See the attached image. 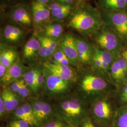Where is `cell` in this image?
Instances as JSON below:
<instances>
[{
    "label": "cell",
    "instance_id": "1",
    "mask_svg": "<svg viewBox=\"0 0 127 127\" xmlns=\"http://www.w3.org/2000/svg\"><path fill=\"white\" fill-rule=\"evenodd\" d=\"M66 26L81 36L91 38L104 26V22L100 9L79 1L69 17Z\"/></svg>",
    "mask_w": 127,
    "mask_h": 127
},
{
    "label": "cell",
    "instance_id": "2",
    "mask_svg": "<svg viewBox=\"0 0 127 127\" xmlns=\"http://www.w3.org/2000/svg\"><path fill=\"white\" fill-rule=\"evenodd\" d=\"M111 83L105 74L97 69L96 71L80 69L75 83V92L90 105L95 100L106 95Z\"/></svg>",
    "mask_w": 127,
    "mask_h": 127
},
{
    "label": "cell",
    "instance_id": "3",
    "mask_svg": "<svg viewBox=\"0 0 127 127\" xmlns=\"http://www.w3.org/2000/svg\"><path fill=\"white\" fill-rule=\"evenodd\" d=\"M56 116L72 127H79L89 117L90 106L75 92L55 100Z\"/></svg>",
    "mask_w": 127,
    "mask_h": 127
},
{
    "label": "cell",
    "instance_id": "4",
    "mask_svg": "<svg viewBox=\"0 0 127 127\" xmlns=\"http://www.w3.org/2000/svg\"><path fill=\"white\" fill-rule=\"evenodd\" d=\"M117 109L105 95L91 104L89 117L97 127H112Z\"/></svg>",
    "mask_w": 127,
    "mask_h": 127
},
{
    "label": "cell",
    "instance_id": "5",
    "mask_svg": "<svg viewBox=\"0 0 127 127\" xmlns=\"http://www.w3.org/2000/svg\"><path fill=\"white\" fill-rule=\"evenodd\" d=\"M94 45L111 53L115 59L121 56L123 41L113 30L103 26L92 37Z\"/></svg>",
    "mask_w": 127,
    "mask_h": 127
},
{
    "label": "cell",
    "instance_id": "6",
    "mask_svg": "<svg viewBox=\"0 0 127 127\" xmlns=\"http://www.w3.org/2000/svg\"><path fill=\"white\" fill-rule=\"evenodd\" d=\"M42 67L45 80L43 94L46 97L56 100L71 93L74 82L63 80L43 65Z\"/></svg>",
    "mask_w": 127,
    "mask_h": 127
},
{
    "label": "cell",
    "instance_id": "7",
    "mask_svg": "<svg viewBox=\"0 0 127 127\" xmlns=\"http://www.w3.org/2000/svg\"><path fill=\"white\" fill-rule=\"evenodd\" d=\"M26 101L30 104L40 127L56 116L51 99L39 95L32 96Z\"/></svg>",
    "mask_w": 127,
    "mask_h": 127
},
{
    "label": "cell",
    "instance_id": "8",
    "mask_svg": "<svg viewBox=\"0 0 127 127\" xmlns=\"http://www.w3.org/2000/svg\"><path fill=\"white\" fill-rule=\"evenodd\" d=\"M104 26L113 30L121 40L127 41V13L124 11H107L100 9Z\"/></svg>",
    "mask_w": 127,
    "mask_h": 127
},
{
    "label": "cell",
    "instance_id": "9",
    "mask_svg": "<svg viewBox=\"0 0 127 127\" xmlns=\"http://www.w3.org/2000/svg\"><path fill=\"white\" fill-rule=\"evenodd\" d=\"M27 31L18 24L9 21L0 28V43L17 48L23 44Z\"/></svg>",
    "mask_w": 127,
    "mask_h": 127
},
{
    "label": "cell",
    "instance_id": "10",
    "mask_svg": "<svg viewBox=\"0 0 127 127\" xmlns=\"http://www.w3.org/2000/svg\"><path fill=\"white\" fill-rule=\"evenodd\" d=\"M6 16L10 22L16 23L27 31L34 29L31 7L20 4L8 8Z\"/></svg>",
    "mask_w": 127,
    "mask_h": 127
},
{
    "label": "cell",
    "instance_id": "11",
    "mask_svg": "<svg viewBox=\"0 0 127 127\" xmlns=\"http://www.w3.org/2000/svg\"><path fill=\"white\" fill-rule=\"evenodd\" d=\"M40 47V41L36 34L34 33L23 45L20 54L21 61L29 66L37 64Z\"/></svg>",
    "mask_w": 127,
    "mask_h": 127
},
{
    "label": "cell",
    "instance_id": "12",
    "mask_svg": "<svg viewBox=\"0 0 127 127\" xmlns=\"http://www.w3.org/2000/svg\"><path fill=\"white\" fill-rule=\"evenodd\" d=\"M33 28L35 32H40L44 26L51 21L50 10L48 6L36 1H33L31 5Z\"/></svg>",
    "mask_w": 127,
    "mask_h": 127
},
{
    "label": "cell",
    "instance_id": "13",
    "mask_svg": "<svg viewBox=\"0 0 127 127\" xmlns=\"http://www.w3.org/2000/svg\"><path fill=\"white\" fill-rule=\"evenodd\" d=\"M59 48L66 56L73 66L80 68L76 43L73 34L70 32L64 34L59 41Z\"/></svg>",
    "mask_w": 127,
    "mask_h": 127
},
{
    "label": "cell",
    "instance_id": "14",
    "mask_svg": "<svg viewBox=\"0 0 127 127\" xmlns=\"http://www.w3.org/2000/svg\"><path fill=\"white\" fill-rule=\"evenodd\" d=\"M74 36L80 66L81 65H92L95 53L94 45L84 37L81 35Z\"/></svg>",
    "mask_w": 127,
    "mask_h": 127
},
{
    "label": "cell",
    "instance_id": "15",
    "mask_svg": "<svg viewBox=\"0 0 127 127\" xmlns=\"http://www.w3.org/2000/svg\"><path fill=\"white\" fill-rule=\"evenodd\" d=\"M42 64L50 72L63 80L73 82L74 83L77 81L78 71L72 66L59 64L49 61L44 62Z\"/></svg>",
    "mask_w": 127,
    "mask_h": 127
},
{
    "label": "cell",
    "instance_id": "16",
    "mask_svg": "<svg viewBox=\"0 0 127 127\" xmlns=\"http://www.w3.org/2000/svg\"><path fill=\"white\" fill-rule=\"evenodd\" d=\"M35 33L41 43L39 61L42 64L50 61L59 48V41L45 36L39 33Z\"/></svg>",
    "mask_w": 127,
    "mask_h": 127
},
{
    "label": "cell",
    "instance_id": "17",
    "mask_svg": "<svg viewBox=\"0 0 127 127\" xmlns=\"http://www.w3.org/2000/svg\"><path fill=\"white\" fill-rule=\"evenodd\" d=\"M28 68L29 66H27L21 59H18L8 68L4 76L0 79L1 87L8 86L13 82L22 78Z\"/></svg>",
    "mask_w": 127,
    "mask_h": 127
},
{
    "label": "cell",
    "instance_id": "18",
    "mask_svg": "<svg viewBox=\"0 0 127 127\" xmlns=\"http://www.w3.org/2000/svg\"><path fill=\"white\" fill-rule=\"evenodd\" d=\"M0 96L2 98L8 115L11 114L25 101L7 87H1Z\"/></svg>",
    "mask_w": 127,
    "mask_h": 127
},
{
    "label": "cell",
    "instance_id": "19",
    "mask_svg": "<svg viewBox=\"0 0 127 127\" xmlns=\"http://www.w3.org/2000/svg\"><path fill=\"white\" fill-rule=\"evenodd\" d=\"M64 25L62 21L52 20L44 26L41 31L38 33L48 38L59 41L64 35Z\"/></svg>",
    "mask_w": 127,
    "mask_h": 127
},
{
    "label": "cell",
    "instance_id": "20",
    "mask_svg": "<svg viewBox=\"0 0 127 127\" xmlns=\"http://www.w3.org/2000/svg\"><path fill=\"white\" fill-rule=\"evenodd\" d=\"M48 7L50 10L51 21H62L69 18L73 9L71 4H63L57 1L50 3Z\"/></svg>",
    "mask_w": 127,
    "mask_h": 127
},
{
    "label": "cell",
    "instance_id": "21",
    "mask_svg": "<svg viewBox=\"0 0 127 127\" xmlns=\"http://www.w3.org/2000/svg\"><path fill=\"white\" fill-rule=\"evenodd\" d=\"M19 59H20V57L16 48L0 43V63L2 64L9 68Z\"/></svg>",
    "mask_w": 127,
    "mask_h": 127
},
{
    "label": "cell",
    "instance_id": "22",
    "mask_svg": "<svg viewBox=\"0 0 127 127\" xmlns=\"http://www.w3.org/2000/svg\"><path fill=\"white\" fill-rule=\"evenodd\" d=\"M98 4L100 9L107 11H127L125 0H98Z\"/></svg>",
    "mask_w": 127,
    "mask_h": 127
},
{
    "label": "cell",
    "instance_id": "23",
    "mask_svg": "<svg viewBox=\"0 0 127 127\" xmlns=\"http://www.w3.org/2000/svg\"><path fill=\"white\" fill-rule=\"evenodd\" d=\"M41 64H36L34 65L29 66L27 72L23 75L24 81L31 91L32 96L34 95L35 91V81Z\"/></svg>",
    "mask_w": 127,
    "mask_h": 127
},
{
    "label": "cell",
    "instance_id": "24",
    "mask_svg": "<svg viewBox=\"0 0 127 127\" xmlns=\"http://www.w3.org/2000/svg\"><path fill=\"white\" fill-rule=\"evenodd\" d=\"M109 78L110 80H111L116 85L121 86L125 82V79L122 75L116 59L114 61L110 66Z\"/></svg>",
    "mask_w": 127,
    "mask_h": 127
},
{
    "label": "cell",
    "instance_id": "25",
    "mask_svg": "<svg viewBox=\"0 0 127 127\" xmlns=\"http://www.w3.org/2000/svg\"><path fill=\"white\" fill-rule=\"evenodd\" d=\"M112 127H127V106L118 108Z\"/></svg>",
    "mask_w": 127,
    "mask_h": 127
},
{
    "label": "cell",
    "instance_id": "26",
    "mask_svg": "<svg viewBox=\"0 0 127 127\" xmlns=\"http://www.w3.org/2000/svg\"><path fill=\"white\" fill-rule=\"evenodd\" d=\"M45 80L43 71L42 64L39 70L35 81V91L33 96H39L43 94L45 88Z\"/></svg>",
    "mask_w": 127,
    "mask_h": 127
},
{
    "label": "cell",
    "instance_id": "27",
    "mask_svg": "<svg viewBox=\"0 0 127 127\" xmlns=\"http://www.w3.org/2000/svg\"><path fill=\"white\" fill-rule=\"evenodd\" d=\"M49 61L54 63L58 64H59L73 66L68 58L59 48L55 52L54 54L52 56L51 59Z\"/></svg>",
    "mask_w": 127,
    "mask_h": 127
},
{
    "label": "cell",
    "instance_id": "28",
    "mask_svg": "<svg viewBox=\"0 0 127 127\" xmlns=\"http://www.w3.org/2000/svg\"><path fill=\"white\" fill-rule=\"evenodd\" d=\"M93 45L94 46L95 53L99 57L100 59L104 62L108 64L109 65L111 66L114 62V61L115 60L113 55L108 51L102 49L94 44Z\"/></svg>",
    "mask_w": 127,
    "mask_h": 127
},
{
    "label": "cell",
    "instance_id": "29",
    "mask_svg": "<svg viewBox=\"0 0 127 127\" xmlns=\"http://www.w3.org/2000/svg\"><path fill=\"white\" fill-rule=\"evenodd\" d=\"M11 119H18L25 121L29 123L31 127H33L30 119L24 111L21 105L14 111L11 114Z\"/></svg>",
    "mask_w": 127,
    "mask_h": 127
},
{
    "label": "cell",
    "instance_id": "30",
    "mask_svg": "<svg viewBox=\"0 0 127 127\" xmlns=\"http://www.w3.org/2000/svg\"><path fill=\"white\" fill-rule=\"evenodd\" d=\"M117 95L119 103L121 106H127V82H125L120 87Z\"/></svg>",
    "mask_w": 127,
    "mask_h": 127
},
{
    "label": "cell",
    "instance_id": "31",
    "mask_svg": "<svg viewBox=\"0 0 127 127\" xmlns=\"http://www.w3.org/2000/svg\"><path fill=\"white\" fill-rule=\"evenodd\" d=\"M40 127H72L57 116L44 123Z\"/></svg>",
    "mask_w": 127,
    "mask_h": 127
},
{
    "label": "cell",
    "instance_id": "32",
    "mask_svg": "<svg viewBox=\"0 0 127 127\" xmlns=\"http://www.w3.org/2000/svg\"><path fill=\"white\" fill-rule=\"evenodd\" d=\"M17 95L24 101L27 100L29 97L32 96L31 91L24 81L19 88Z\"/></svg>",
    "mask_w": 127,
    "mask_h": 127
},
{
    "label": "cell",
    "instance_id": "33",
    "mask_svg": "<svg viewBox=\"0 0 127 127\" xmlns=\"http://www.w3.org/2000/svg\"><path fill=\"white\" fill-rule=\"evenodd\" d=\"M116 60L122 75L125 80V76L127 73V61L121 57V56Z\"/></svg>",
    "mask_w": 127,
    "mask_h": 127
},
{
    "label": "cell",
    "instance_id": "34",
    "mask_svg": "<svg viewBox=\"0 0 127 127\" xmlns=\"http://www.w3.org/2000/svg\"><path fill=\"white\" fill-rule=\"evenodd\" d=\"M23 82H24V80L22 78L15 82H13L12 83L10 84L8 86L6 87H7L12 92L17 94L18 93V91L19 90V88L21 86Z\"/></svg>",
    "mask_w": 127,
    "mask_h": 127
},
{
    "label": "cell",
    "instance_id": "35",
    "mask_svg": "<svg viewBox=\"0 0 127 127\" xmlns=\"http://www.w3.org/2000/svg\"><path fill=\"white\" fill-rule=\"evenodd\" d=\"M28 0H1V3L5 7L9 8L17 5L27 4L26 3Z\"/></svg>",
    "mask_w": 127,
    "mask_h": 127
},
{
    "label": "cell",
    "instance_id": "36",
    "mask_svg": "<svg viewBox=\"0 0 127 127\" xmlns=\"http://www.w3.org/2000/svg\"><path fill=\"white\" fill-rule=\"evenodd\" d=\"M7 125H11L18 127H31L29 123L22 120L11 119L8 122Z\"/></svg>",
    "mask_w": 127,
    "mask_h": 127
},
{
    "label": "cell",
    "instance_id": "37",
    "mask_svg": "<svg viewBox=\"0 0 127 127\" xmlns=\"http://www.w3.org/2000/svg\"><path fill=\"white\" fill-rule=\"evenodd\" d=\"M6 108L2 98L0 96V119L1 121L5 120L8 116Z\"/></svg>",
    "mask_w": 127,
    "mask_h": 127
},
{
    "label": "cell",
    "instance_id": "38",
    "mask_svg": "<svg viewBox=\"0 0 127 127\" xmlns=\"http://www.w3.org/2000/svg\"><path fill=\"white\" fill-rule=\"evenodd\" d=\"M79 127H99L95 125L89 117L85 119Z\"/></svg>",
    "mask_w": 127,
    "mask_h": 127
},
{
    "label": "cell",
    "instance_id": "39",
    "mask_svg": "<svg viewBox=\"0 0 127 127\" xmlns=\"http://www.w3.org/2000/svg\"><path fill=\"white\" fill-rule=\"evenodd\" d=\"M8 68L2 64L0 63V79L4 76Z\"/></svg>",
    "mask_w": 127,
    "mask_h": 127
},
{
    "label": "cell",
    "instance_id": "40",
    "mask_svg": "<svg viewBox=\"0 0 127 127\" xmlns=\"http://www.w3.org/2000/svg\"><path fill=\"white\" fill-rule=\"evenodd\" d=\"M57 2L63 4H72V3L73 2L74 0H56Z\"/></svg>",
    "mask_w": 127,
    "mask_h": 127
},
{
    "label": "cell",
    "instance_id": "41",
    "mask_svg": "<svg viewBox=\"0 0 127 127\" xmlns=\"http://www.w3.org/2000/svg\"><path fill=\"white\" fill-rule=\"evenodd\" d=\"M121 57L127 61V48L125 50H123L121 54Z\"/></svg>",
    "mask_w": 127,
    "mask_h": 127
},
{
    "label": "cell",
    "instance_id": "42",
    "mask_svg": "<svg viewBox=\"0 0 127 127\" xmlns=\"http://www.w3.org/2000/svg\"><path fill=\"white\" fill-rule=\"evenodd\" d=\"M35 1H36L37 2H40V3H41L43 4L44 0H35Z\"/></svg>",
    "mask_w": 127,
    "mask_h": 127
},
{
    "label": "cell",
    "instance_id": "43",
    "mask_svg": "<svg viewBox=\"0 0 127 127\" xmlns=\"http://www.w3.org/2000/svg\"><path fill=\"white\" fill-rule=\"evenodd\" d=\"M90 0H80V1H82V2H87Z\"/></svg>",
    "mask_w": 127,
    "mask_h": 127
},
{
    "label": "cell",
    "instance_id": "44",
    "mask_svg": "<svg viewBox=\"0 0 127 127\" xmlns=\"http://www.w3.org/2000/svg\"><path fill=\"white\" fill-rule=\"evenodd\" d=\"M125 82H127V73L125 76Z\"/></svg>",
    "mask_w": 127,
    "mask_h": 127
},
{
    "label": "cell",
    "instance_id": "45",
    "mask_svg": "<svg viewBox=\"0 0 127 127\" xmlns=\"http://www.w3.org/2000/svg\"><path fill=\"white\" fill-rule=\"evenodd\" d=\"M125 2H126V4L127 6V0H125Z\"/></svg>",
    "mask_w": 127,
    "mask_h": 127
},
{
    "label": "cell",
    "instance_id": "46",
    "mask_svg": "<svg viewBox=\"0 0 127 127\" xmlns=\"http://www.w3.org/2000/svg\"><path fill=\"white\" fill-rule=\"evenodd\" d=\"M0 127H3V126H2V125H1V126H0Z\"/></svg>",
    "mask_w": 127,
    "mask_h": 127
},
{
    "label": "cell",
    "instance_id": "47",
    "mask_svg": "<svg viewBox=\"0 0 127 127\" xmlns=\"http://www.w3.org/2000/svg\"></svg>",
    "mask_w": 127,
    "mask_h": 127
}]
</instances>
